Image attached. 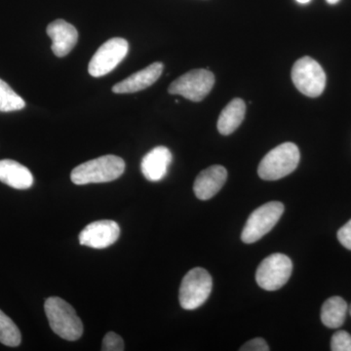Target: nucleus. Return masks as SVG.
Here are the masks:
<instances>
[{
    "label": "nucleus",
    "mask_w": 351,
    "mask_h": 351,
    "mask_svg": "<svg viewBox=\"0 0 351 351\" xmlns=\"http://www.w3.org/2000/svg\"><path fill=\"white\" fill-rule=\"evenodd\" d=\"M328 3L331 4V5H334V4L338 3L339 0H326Z\"/></svg>",
    "instance_id": "b1692460"
},
{
    "label": "nucleus",
    "mask_w": 351,
    "mask_h": 351,
    "mask_svg": "<svg viewBox=\"0 0 351 351\" xmlns=\"http://www.w3.org/2000/svg\"><path fill=\"white\" fill-rule=\"evenodd\" d=\"M0 182L16 189H27L34 184L31 171L11 159L0 160Z\"/></svg>",
    "instance_id": "2eb2a0df"
},
{
    "label": "nucleus",
    "mask_w": 351,
    "mask_h": 351,
    "mask_svg": "<svg viewBox=\"0 0 351 351\" xmlns=\"http://www.w3.org/2000/svg\"><path fill=\"white\" fill-rule=\"evenodd\" d=\"M228 171L223 166L213 165L199 173L193 184V191L198 199L209 200L225 186Z\"/></svg>",
    "instance_id": "9b49d317"
},
{
    "label": "nucleus",
    "mask_w": 351,
    "mask_h": 351,
    "mask_svg": "<svg viewBox=\"0 0 351 351\" xmlns=\"http://www.w3.org/2000/svg\"><path fill=\"white\" fill-rule=\"evenodd\" d=\"M292 80L295 88L304 96L316 98L326 86L324 69L311 57L298 60L292 69Z\"/></svg>",
    "instance_id": "423d86ee"
},
{
    "label": "nucleus",
    "mask_w": 351,
    "mask_h": 351,
    "mask_svg": "<svg viewBox=\"0 0 351 351\" xmlns=\"http://www.w3.org/2000/svg\"><path fill=\"white\" fill-rule=\"evenodd\" d=\"M125 350L124 341L119 335L113 332H108L103 339L101 350L104 351H122Z\"/></svg>",
    "instance_id": "412c9836"
},
{
    "label": "nucleus",
    "mask_w": 351,
    "mask_h": 351,
    "mask_svg": "<svg viewBox=\"0 0 351 351\" xmlns=\"http://www.w3.org/2000/svg\"><path fill=\"white\" fill-rule=\"evenodd\" d=\"M21 341L22 336L19 328L3 311H0V343L15 348L20 345Z\"/></svg>",
    "instance_id": "a211bd4d"
},
{
    "label": "nucleus",
    "mask_w": 351,
    "mask_h": 351,
    "mask_svg": "<svg viewBox=\"0 0 351 351\" xmlns=\"http://www.w3.org/2000/svg\"><path fill=\"white\" fill-rule=\"evenodd\" d=\"M125 171V162L121 157L104 156L76 166L71 175V182L78 186L101 184L119 179Z\"/></svg>",
    "instance_id": "f257e3e1"
},
{
    "label": "nucleus",
    "mask_w": 351,
    "mask_h": 351,
    "mask_svg": "<svg viewBox=\"0 0 351 351\" xmlns=\"http://www.w3.org/2000/svg\"><path fill=\"white\" fill-rule=\"evenodd\" d=\"M348 311V304L343 298H330L321 308V321L330 329H338L345 323Z\"/></svg>",
    "instance_id": "f3484780"
},
{
    "label": "nucleus",
    "mask_w": 351,
    "mask_h": 351,
    "mask_svg": "<svg viewBox=\"0 0 351 351\" xmlns=\"http://www.w3.org/2000/svg\"><path fill=\"white\" fill-rule=\"evenodd\" d=\"M284 213L283 203L271 201L257 208L249 216L241 233L244 243L252 244L263 239L276 226Z\"/></svg>",
    "instance_id": "39448f33"
},
{
    "label": "nucleus",
    "mask_w": 351,
    "mask_h": 351,
    "mask_svg": "<svg viewBox=\"0 0 351 351\" xmlns=\"http://www.w3.org/2000/svg\"><path fill=\"white\" fill-rule=\"evenodd\" d=\"M120 228L110 219L93 221L80 232V243L94 249H105L119 240Z\"/></svg>",
    "instance_id": "9d476101"
},
{
    "label": "nucleus",
    "mask_w": 351,
    "mask_h": 351,
    "mask_svg": "<svg viewBox=\"0 0 351 351\" xmlns=\"http://www.w3.org/2000/svg\"><path fill=\"white\" fill-rule=\"evenodd\" d=\"M240 351H269V348L267 341L262 338H255L247 341L239 348Z\"/></svg>",
    "instance_id": "4be33fe9"
},
{
    "label": "nucleus",
    "mask_w": 351,
    "mask_h": 351,
    "mask_svg": "<svg viewBox=\"0 0 351 351\" xmlns=\"http://www.w3.org/2000/svg\"><path fill=\"white\" fill-rule=\"evenodd\" d=\"M172 160L170 149L159 145L145 154L141 163V170L147 181L159 182L167 175Z\"/></svg>",
    "instance_id": "ddd939ff"
},
{
    "label": "nucleus",
    "mask_w": 351,
    "mask_h": 351,
    "mask_svg": "<svg viewBox=\"0 0 351 351\" xmlns=\"http://www.w3.org/2000/svg\"><path fill=\"white\" fill-rule=\"evenodd\" d=\"M246 105L241 99H233L221 112L218 119V131L221 135L228 136L237 130L243 122Z\"/></svg>",
    "instance_id": "dca6fc26"
},
{
    "label": "nucleus",
    "mask_w": 351,
    "mask_h": 351,
    "mask_svg": "<svg viewBox=\"0 0 351 351\" xmlns=\"http://www.w3.org/2000/svg\"><path fill=\"white\" fill-rule=\"evenodd\" d=\"M350 315H351V306L350 307Z\"/></svg>",
    "instance_id": "a878e982"
},
{
    "label": "nucleus",
    "mask_w": 351,
    "mask_h": 351,
    "mask_svg": "<svg viewBox=\"0 0 351 351\" xmlns=\"http://www.w3.org/2000/svg\"><path fill=\"white\" fill-rule=\"evenodd\" d=\"M163 69L162 63L152 64L151 66L115 84L112 88V92L117 94H128L142 91L158 80L162 75Z\"/></svg>",
    "instance_id": "4468645a"
},
{
    "label": "nucleus",
    "mask_w": 351,
    "mask_h": 351,
    "mask_svg": "<svg viewBox=\"0 0 351 351\" xmlns=\"http://www.w3.org/2000/svg\"><path fill=\"white\" fill-rule=\"evenodd\" d=\"M295 1L299 2V3L301 4H306L308 3V2H311V0H295Z\"/></svg>",
    "instance_id": "393cba45"
},
{
    "label": "nucleus",
    "mask_w": 351,
    "mask_h": 351,
    "mask_svg": "<svg viewBox=\"0 0 351 351\" xmlns=\"http://www.w3.org/2000/svg\"><path fill=\"white\" fill-rule=\"evenodd\" d=\"M44 311L51 329L58 336L71 341L82 338V321L69 302L61 298H48L44 304Z\"/></svg>",
    "instance_id": "f03ea898"
},
{
    "label": "nucleus",
    "mask_w": 351,
    "mask_h": 351,
    "mask_svg": "<svg viewBox=\"0 0 351 351\" xmlns=\"http://www.w3.org/2000/svg\"><path fill=\"white\" fill-rule=\"evenodd\" d=\"M293 271V263L288 256L276 253L265 258L258 267L256 281L265 291H277L288 282Z\"/></svg>",
    "instance_id": "0eeeda50"
},
{
    "label": "nucleus",
    "mask_w": 351,
    "mask_h": 351,
    "mask_svg": "<svg viewBox=\"0 0 351 351\" xmlns=\"http://www.w3.org/2000/svg\"><path fill=\"white\" fill-rule=\"evenodd\" d=\"M331 350L351 351V335L346 331H338L332 337Z\"/></svg>",
    "instance_id": "aec40b11"
},
{
    "label": "nucleus",
    "mask_w": 351,
    "mask_h": 351,
    "mask_svg": "<svg viewBox=\"0 0 351 351\" xmlns=\"http://www.w3.org/2000/svg\"><path fill=\"white\" fill-rule=\"evenodd\" d=\"M215 84V76L207 69H193L171 83L168 92L180 95L189 101H200L206 98Z\"/></svg>",
    "instance_id": "6e6552de"
},
{
    "label": "nucleus",
    "mask_w": 351,
    "mask_h": 351,
    "mask_svg": "<svg viewBox=\"0 0 351 351\" xmlns=\"http://www.w3.org/2000/svg\"><path fill=\"white\" fill-rule=\"evenodd\" d=\"M212 288L213 280L206 269L195 267L189 270L180 287V304L186 311L198 308L207 301Z\"/></svg>",
    "instance_id": "20e7f679"
},
{
    "label": "nucleus",
    "mask_w": 351,
    "mask_h": 351,
    "mask_svg": "<svg viewBox=\"0 0 351 351\" xmlns=\"http://www.w3.org/2000/svg\"><path fill=\"white\" fill-rule=\"evenodd\" d=\"M128 49L125 39L114 38L106 41L92 57L88 71L94 77L108 75L123 61Z\"/></svg>",
    "instance_id": "1a4fd4ad"
},
{
    "label": "nucleus",
    "mask_w": 351,
    "mask_h": 351,
    "mask_svg": "<svg viewBox=\"0 0 351 351\" xmlns=\"http://www.w3.org/2000/svg\"><path fill=\"white\" fill-rule=\"evenodd\" d=\"M301 154L293 143H284L271 149L261 161L258 174L265 181H277L294 172L299 165Z\"/></svg>",
    "instance_id": "7ed1b4c3"
},
{
    "label": "nucleus",
    "mask_w": 351,
    "mask_h": 351,
    "mask_svg": "<svg viewBox=\"0 0 351 351\" xmlns=\"http://www.w3.org/2000/svg\"><path fill=\"white\" fill-rule=\"evenodd\" d=\"M47 34L52 39L51 49L60 58L66 56L75 48L78 40L75 27L62 19L54 21L48 25Z\"/></svg>",
    "instance_id": "f8f14e48"
},
{
    "label": "nucleus",
    "mask_w": 351,
    "mask_h": 351,
    "mask_svg": "<svg viewBox=\"0 0 351 351\" xmlns=\"http://www.w3.org/2000/svg\"><path fill=\"white\" fill-rule=\"evenodd\" d=\"M25 101L3 80H0V112H10L23 110Z\"/></svg>",
    "instance_id": "6ab92c4d"
},
{
    "label": "nucleus",
    "mask_w": 351,
    "mask_h": 351,
    "mask_svg": "<svg viewBox=\"0 0 351 351\" xmlns=\"http://www.w3.org/2000/svg\"><path fill=\"white\" fill-rule=\"evenodd\" d=\"M338 239L339 243L343 245L345 248L351 250V219L345 226L339 228Z\"/></svg>",
    "instance_id": "5701e85b"
}]
</instances>
